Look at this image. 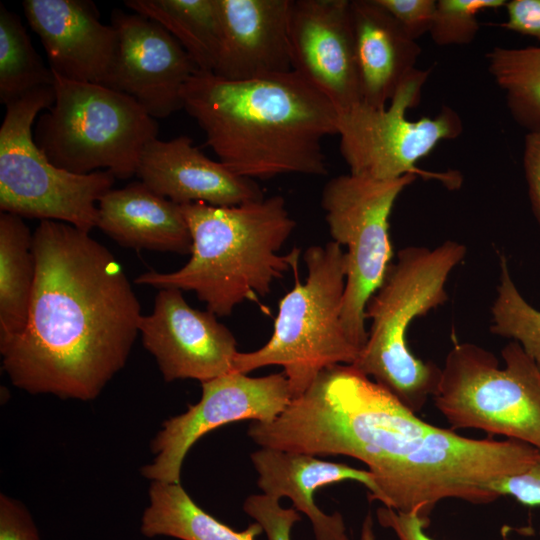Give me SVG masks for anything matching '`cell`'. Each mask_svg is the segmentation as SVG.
Wrapping results in <instances>:
<instances>
[{
	"label": "cell",
	"instance_id": "cell-1",
	"mask_svg": "<svg viewBox=\"0 0 540 540\" xmlns=\"http://www.w3.org/2000/svg\"><path fill=\"white\" fill-rule=\"evenodd\" d=\"M35 281L26 326L0 351L12 384L32 394L95 399L126 364L141 306L121 264L70 224L33 232Z\"/></svg>",
	"mask_w": 540,
	"mask_h": 540
},
{
	"label": "cell",
	"instance_id": "cell-2",
	"mask_svg": "<svg viewBox=\"0 0 540 540\" xmlns=\"http://www.w3.org/2000/svg\"><path fill=\"white\" fill-rule=\"evenodd\" d=\"M345 456L365 463L387 508L417 514L429 523L445 499L488 504L490 485L519 474L540 450L517 440L473 439L433 426L373 380L356 391L340 422Z\"/></svg>",
	"mask_w": 540,
	"mask_h": 540
},
{
	"label": "cell",
	"instance_id": "cell-3",
	"mask_svg": "<svg viewBox=\"0 0 540 540\" xmlns=\"http://www.w3.org/2000/svg\"><path fill=\"white\" fill-rule=\"evenodd\" d=\"M181 95L183 109L234 173L251 180L327 174L322 140L337 135L338 112L294 71L252 80L197 71Z\"/></svg>",
	"mask_w": 540,
	"mask_h": 540
},
{
	"label": "cell",
	"instance_id": "cell-4",
	"mask_svg": "<svg viewBox=\"0 0 540 540\" xmlns=\"http://www.w3.org/2000/svg\"><path fill=\"white\" fill-rule=\"evenodd\" d=\"M180 206L192 238L189 261L173 272L143 273L136 284L194 291L207 310L228 316L241 302L265 296L274 280L296 267L298 249L279 254L296 225L282 196L236 206Z\"/></svg>",
	"mask_w": 540,
	"mask_h": 540
},
{
	"label": "cell",
	"instance_id": "cell-5",
	"mask_svg": "<svg viewBox=\"0 0 540 540\" xmlns=\"http://www.w3.org/2000/svg\"><path fill=\"white\" fill-rule=\"evenodd\" d=\"M465 255V245L453 240L432 249H401L365 308L371 326L352 366L373 377L414 413L433 396L441 368L411 353L408 329L417 317L446 302L448 277Z\"/></svg>",
	"mask_w": 540,
	"mask_h": 540
},
{
	"label": "cell",
	"instance_id": "cell-6",
	"mask_svg": "<svg viewBox=\"0 0 540 540\" xmlns=\"http://www.w3.org/2000/svg\"><path fill=\"white\" fill-rule=\"evenodd\" d=\"M307 277L279 302L269 341L252 352H238L233 371L283 367L292 399L300 396L325 368L352 365L360 350L341 319L346 282L345 252L335 241L310 246L304 253Z\"/></svg>",
	"mask_w": 540,
	"mask_h": 540
},
{
	"label": "cell",
	"instance_id": "cell-7",
	"mask_svg": "<svg viewBox=\"0 0 540 540\" xmlns=\"http://www.w3.org/2000/svg\"><path fill=\"white\" fill-rule=\"evenodd\" d=\"M52 73L55 101L39 117L34 138L51 163L74 174L135 175L144 148L157 138L155 119L126 94Z\"/></svg>",
	"mask_w": 540,
	"mask_h": 540
},
{
	"label": "cell",
	"instance_id": "cell-8",
	"mask_svg": "<svg viewBox=\"0 0 540 540\" xmlns=\"http://www.w3.org/2000/svg\"><path fill=\"white\" fill-rule=\"evenodd\" d=\"M455 343L433 400L453 429L473 428L540 449V369L515 341L501 351Z\"/></svg>",
	"mask_w": 540,
	"mask_h": 540
},
{
	"label": "cell",
	"instance_id": "cell-9",
	"mask_svg": "<svg viewBox=\"0 0 540 540\" xmlns=\"http://www.w3.org/2000/svg\"><path fill=\"white\" fill-rule=\"evenodd\" d=\"M54 101L49 85L6 105L0 128V210L64 222L90 233L97 227L98 203L116 177L107 170L74 174L51 163L36 144L32 127L39 112Z\"/></svg>",
	"mask_w": 540,
	"mask_h": 540
},
{
	"label": "cell",
	"instance_id": "cell-10",
	"mask_svg": "<svg viewBox=\"0 0 540 540\" xmlns=\"http://www.w3.org/2000/svg\"><path fill=\"white\" fill-rule=\"evenodd\" d=\"M429 73V69L416 68L384 108L361 102L338 113L340 152L350 174L377 180L414 174L436 179L448 188L460 186L458 172H429L417 167L440 142L456 139L463 132L460 115L449 106H443L433 117L407 118V111L420 101Z\"/></svg>",
	"mask_w": 540,
	"mask_h": 540
},
{
	"label": "cell",
	"instance_id": "cell-11",
	"mask_svg": "<svg viewBox=\"0 0 540 540\" xmlns=\"http://www.w3.org/2000/svg\"><path fill=\"white\" fill-rule=\"evenodd\" d=\"M417 177L377 180L349 173L332 178L322 191L321 205L333 241L347 248L342 324L360 351L368 336L366 305L392 261L389 217L400 193Z\"/></svg>",
	"mask_w": 540,
	"mask_h": 540
},
{
	"label": "cell",
	"instance_id": "cell-12",
	"mask_svg": "<svg viewBox=\"0 0 540 540\" xmlns=\"http://www.w3.org/2000/svg\"><path fill=\"white\" fill-rule=\"evenodd\" d=\"M291 400L284 372L264 377L230 372L202 382L199 402L162 424L151 444L154 458L141 473L152 482L180 483L183 460L200 437L239 420L272 422Z\"/></svg>",
	"mask_w": 540,
	"mask_h": 540
},
{
	"label": "cell",
	"instance_id": "cell-13",
	"mask_svg": "<svg viewBox=\"0 0 540 540\" xmlns=\"http://www.w3.org/2000/svg\"><path fill=\"white\" fill-rule=\"evenodd\" d=\"M118 44L104 83L135 99L154 119L183 109L182 89L198 71L181 44L159 23L114 10Z\"/></svg>",
	"mask_w": 540,
	"mask_h": 540
},
{
	"label": "cell",
	"instance_id": "cell-14",
	"mask_svg": "<svg viewBox=\"0 0 540 540\" xmlns=\"http://www.w3.org/2000/svg\"><path fill=\"white\" fill-rule=\"evenodd\" d=\"M139 333L166 382L202 383L233 371L238 353L233 334L214 313L191 307L179 289H159L152 312L140 319Z\"/></svg>",
	"mask_w": 540,
	"mask_h": 540
},
{
	"label": "cell",
	"instance_id": "cell-15",
	"mask_svg": "<svg viewBox=\"0 0 540 540\" xmlns=\"http://www.w3.org/2000/svg\"><path fill=\"white\" fill-rule=\"evenodd\" d=\"M292 71L338 113L362 102L350 0H291Z\"/></svg>",
	"mask_w": 540,
	"mask_h": 540
},
{
	"label": "cell",
	"instance_id": "cell-16",
	"mask_svg": "<svg viewBox=\"0 0 540 540\" xmlns=\"http://www.w3.org/2000/svg\"><path fill=\"white\" fill-rule=\"evenodd\" d=\"M26 19L39 36L50 69L62 78L104 85L118 36L86 0H25Z\"/></svg>",
	"mask_w": 540,
	"mask_h": 540
},
{
	"label": "cell",
	"instance_id": "cell-17",
	"mask_svg": "<svg viewBox=\"0 0 540 540\" xmlns=\"http://www.w3.org/2000/svg\"><path fill=\"white\" fill-rule=\"evenodd\" d=\"M136 175L149 189L179 205L236 206L264 198L254 180L208 158L188 136L149 142Z\"/></svg>",
	"mask_w": 540,
	"mask_h": 540
},
{
	"label": "cell",
	"instance_id": "cell-18",
	"mask_svg": "<svg viewBox=\"0 0 540 540\" xmlns=\"http://www.w3.org/2000/svg\"><path fill=\"white\" fill-rule=\"evenodd\" d=\"M222 41L213 71L227 80H252L292 71L291 0H220Z\"/></svg>",
	"mask_w": 540,
	"mask_h": 540
},
{
	"label": "cell",
	"instance_id": "cell-19",
	"mask_svg": "<svg viewBox=\"0 0 540 540\" xmlns=\"http://www.w3.org/2000/svg\"><path fill=\"white\" fill-rule=\"evenodd\" d=\"M258 473L257 484L264 494L288 497L295 508L311 521L316 540H349L340 513L328 515L315 504L314 491L340 481H356L365 485L369 499L373 500L377 487L373 475L367 470L345 464L328 462L316 456L261 448L251 454Z\"/></svg>",
	"mask_w": 540,
	"mask_h": 540
},
{
	"label": "cell",
	"instance_id": "cell-20",
	"mask_svg": "<svg viewBox=\"0 0 540 540\" xmlns=\"http://www.w3.org/2000/svg\"><path fill=\"white\" fill-rule=\"evenodd\" d=\"M362 102L384 108L416 69L417 41L377 0H350Z\"/></svg>",
	"mask_w": 540,
	"mask_h": 540
},
{
	"label": "cell",
	"instance_id": "cell-21",
	"mask_svg": "<svg viewBox=\"0 0 540 540\" xmlns=\"http://www.w3.org/2000/svg\"><path fill=\"white\" fill-rule=\"evenodd\" d=\"M97 227L123 247L191 254L181 206L142 182L108 191L98 203Z\"/></svg>",
	"mask_w": 540,
	"mask_h": 540
},
{
	"label": "cell",
	"instance_id": "cell-22",
	"mask_svg": "<svg viewBox=\"0 0 540 540\" xmlns=\"http://www.w3.org/2000/svg\"><path fill=\"white\" fill-rule=\"evenodd\" d=\"M35 281L33 233L23 218L0 213V351L24 330Z\"/></svg>",
	"mask_w": 540,
	"mask_h": 540
},
{
	"label": "cell",
	"instance_id": "cell-23",
	"mask_svg": "<svg viewBox=\"0 0 540 540\" xmlns=\"http://www.w3.org/2000/svg\"><path fill=\"white\" fill-rule=\"evenodd\" d=\"M134 13L164 27L185 49L198 71L213 73L222 41L220 0H127Z\"/></svg>",
	"mask_w": 540,
	"mask_h": 540
},
{
	"label": "cell",
	"instance_id": "cell-24",
	"mask_svg": "<svg viewBox=\"0 0 540 540\" xmlns=\"http://www.w3.org/2000/svg\"><path fill=\"white\" fill-rule=\"evenodd\" d=\"M140 531L148 538L168 536L180 540H255L263 529L256 522L243 531H235L200 508L180 483L153 481Z\"/></svg>",
	"mask_w": 540,
	"mask_h": 540
},
{
	"label": "cell",
	"instance_id": "cell-25",
	"mask_svg": "<svg viewBox=\"0 0 540 540\" xmlns=\"http://www.w3.org/2000/svg\"><path fill=\"white\" fill-rule=\"evenodd\" d=\"M486 58L513 119L527 133L540 131V47L498 46Z\"/></svg>",
	"mask_w": 540,
	"mask_h": 540
},
{
	"label": "cell",
	"instance_id": "cell-26",
	"mask_svg": "<svg viewBox=\"0 0 540 540\" xmlns=\"http://www.w3.org/2000/svg\"><path fill=\"white\" fill-rule=\"evenodd\" d=\"M54 76L34 49L20 18L0 4V100L7 105L26 93L53 85Z\"/></svg>",
	"mask_w": 540,
	"mask_h": 540
},
{
	"label": "cell",
	"instance_id": "cell-27",
	"mask_svg": "<svg viewBox=\"0 0 540 540\" xmlns=\"http://www.w3.org/2000/svg\"><path fill=\"white\" fill-rule=\"evenodd\" d=\"M499 264V284L491 308V331L520 344L540 369V310L524 299L502 254Z\"/></svg>",
	"mask_w": 540,
	"mask_h": 540
},
{
	"label": "cell",
	"instance_id": "cell-28",
	"mask_svg": "<svg viewBox=\"0 0 540 540\" xmlns=\"http://www.w3.org/2000/svg\"><path fill=\"white\" fill-rule=\"evenodd\" d=\"M506 0H437L431 39L439 46L467 45L474 41L480 25L477 15L505 7Z\"/></svg>",
	"mask_w": 540,
	"mask_h": 540
},
{
	"label": "cell",
	"instance_id": "cell-29",
	"mask_svg": "<svg viewBox=\"0 0 540 540\" xmlns=\"http://www.w3.org/2000/svg\"><path fill=\"white\" fill-rule=\"evenodd\" d=\"M278 501L266 494L251 495L244 502V511L260 524L268 540H290L291 527L301 518L295 509H283Z\"/></svg>",
	"mask_w": 540,
	"mask_h": 540
},
{
	"label": "cell",
	"instance_id": "cell-30",
	"mask_svg": "<svg viewBox=\"0 0 540 540\" xmlns=\"http://www.w3.org/2000/svg\"><path fill=\"white\" fill-rule=\"evenodd\" d=\"M413 40L429 33L435 10V0H377Z\"/></svg>",
	"mask_w": 540,
	"mask_h": 540
},
{
	"label": "cell",
	"instance_id": "cell-31",
	"mask_svg": "<svg viewBox=\"0 0 540 540\" xmlns=\"http://www.w3.org/2000/svg\"><path fill=\"white\" fill-rule=\"evenodd\" d=\"M490 489L498 497L507 495L523 505L540 506V452L525 471L493 482Z\"/></svg>",
	"mask_w": 540,
	"mask_h": 540
},
{
	"label": "cell",
	"instance_id": "cell-32",
	"mask_svg": "<svg viewBox=\"0 0 540 540\" xmlns=\"http://www.w3.org/2000/svg\"><path fill=\"white\" fill-rule=\"evenodd\" d=\"M0 540H40L30 513L4 494L0 496Z\"/></svg>",
	"mask_w": 540,
	"mask_h": 540
},
{
	"label": "cell",
	"instance_id": "cell-33",
	"mask_svg": "<svg viewBox=\"0 0 540 540\" xmlns=\"http://www.w3.org/2000/svg\"><path fill=\"white\" fill-rule=\"evenodd\" d=\"M505 8L507 18L500 24L502 28L540 41V0H511Z\"/></svg>",
	"mask_w": 540,
	"mask_h": 540
},
{
	"label": "cell",
	"instance_id": "cell-34",
	"mask_svg": "<svg viewBox=\"0 0 540 540\" xmlns=\"http://www.w3.org/2000/svg\"><path fill=\"white\" fill-rule=\"evenodd\" d=\"M523 166L532 211L540 225V131L525 136Z\"/></svg>",
	"mask_w": 540,
	"mask_h": 540
},
{
	"label": "cell",
	"instance_id": "cell-35",
	"mask_svg": "<svg viewBox=\"0 0 540 540\" xmlns=\"http://www.w3.org/2000/svg\"><path fill=\"white\" fill-rule=\"evenodd\" d=\"M377 519L383 527L392 529L399 540H434L425 532L428 523L417 514L401 513L384 506L378 508Z\"/></svg>",
	"mask_w": 540,
	"mask_h": 540
},
{
	"label": "cell",
	"instance_id": "cell-36",
	"mask_svg": "<svg viewBox=\"0 0 540 540\" xmlns=\"http://www.w3.org/2000/svg\"><path fill=\"white\" fill-rule=\"evenodd\" d=\"M363 536H364L365 540H373L372 533H371L368 525L364 527Z\"/></svg>",
	"mask_w": 540,
	"mask_h": 540
}]
</instances>
